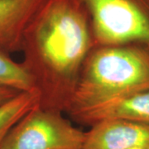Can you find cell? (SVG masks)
Instances as JSON below:
<instances>
[{"label": "cell", "instance_id": "52a82bcc", "mask_svg": "<svg viewBox=\"0 0 149 149\" xmlns=\"http://www.w3.org/2000/svg\"><path fill=\"white\" fill-rule=\"evenodd\" d=\"M112 118L149 124V87L71 118L74 122L89 127L102 120Z\"/></svg>", "mask_w": 149, "mask_h": 149}, {"label": "cell", "instance_id": "9c48e42d", "mask_svg": "<svg viewBox=\"0 0 149 149\" xmlns=\"http://www.w3.org/2000/svg\"><path fill=\"white\" fill-rule=\"evenodd\" d=\"M0 85L19 92L36 91L32 78L22 63L11 58L9 53L0 48Z\"/></svg>", "mask_w": 149, "mask_h": 149}, {"label": "cell", "instance_id": "30bf717a", "mask_svg": "<svg viewBox=\"0 0 149 149\" xmlns=\"http://www.w3.org/2000/svg\"><path fill=\"white\" fill-rule=\"evenodd\" d=\"M19 91H17L13 89H11L6 86H2L0 85V105L4 104L5 102L8 101L12 98L17 95Z\"/></svg>", "mask_w": 149, "mask_h": 149}, {"label": "cell", "instance_id": "6da1fadb", "mask_svg": "<svg viewBox=\"0 0 149 149\" xmlns=\"http://www.w3.org/2000/svg\"><path fill=\"white\" fill-rule=\"evenodd\" d=\"M95 46L82 0L45 1L27 25L21 46V63L39 94L40 106L65 113Z\"/></svg>", "mask_w": 149, "mask_h": 149}, {"label": "cell", "instance_id": "277c9868", "mask_svg": "<svg viewBox=\"0 0 149 149\" xmlns=\"http://www.w3.org/2000/svg\"><path fill=\"white\" fill-rule=\"evenodd\" d=\"M63 114L37 104L11 128L0 149H82L85 132Z\"/></svg>", "mask_w": 149, "mask_h": 149}, {"label": "cell", "instance_id": "8fae6325", "mask_svg": "<svg viewBox=\"0 0 149 149\" xmlns=\"http://www.w3.org/2000/svg\"><path fill=\"white\" fill-rule=\"evenodd\" d=\"M130 149H149V148H130Z\"/></svg>", "mask_w": 149, "mask_h": 149}, {"label": "cell", "instance_id": "8992f818", "mask_svg": "<svg viewBox=\"0 0 149 149\" xmlns=\"http://www.w3.org/2000/svg\"><path fill=\"white\" fill-rule=\"evenodd\" d=\"M46 0H0V48L21 52L27 25Z\"/></svg>", "mask_w": 149, "mask_h": 149}, {"label": "cell", "instance_id": "3957f363", "mask_svg": "<svg viewBox=\"0 0 149 149\" xmlns=\"http://www.w3.org/2000/svg\"><path fill=\"white\" fill-rule=\"evenodd\" d=\"M95 46L133 45L149 49V0H82Z\"/></svg>", "mask_w": 149, "mask_h": 149}, {"label": "cell", "instance_id": "ba28073f", "mask_svg": "<svg viewBox=\"0 0 149 149\" xmlns=\"http://www.w3.org/2000/svg\"><path fill=\"white\" fill-rule=\"evenodd\" d=\"M39 100L37 91H23L0 105V146L11 128L27 112L39 104Z\"/></svg>", "mask_w": 149, "mask_h": 149}, {"label": "cell", "instance_id": "7a4b0ae2", "mask_svg": "<svg viewBox=\"0 0 149 149\" xmlns=\"http://www.w3.org/2000/svg\"><path fill=\"white\" fill-rule=\"evenodd\" d=\"M148 87V48L95 46L83 64L65 113L71 118Z\"/></svg>", "mask_w": 149, "mask_h": 149}, {"label": "cell", "instance_id": "5b68a950", "mask_svg": "<svg viewBox=\"0 0 149 149\" xmlns=\"http://www.w3.org/2000/svg\"><path fill=\"white\" fill-rule=\"evenodd\" d=\"M149 148V124L126 119H104L85 132L82 149Z\"/></svg>", "mask_w": 149, "mask_h": 149}]
</instances>
